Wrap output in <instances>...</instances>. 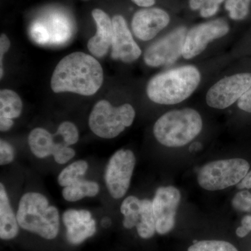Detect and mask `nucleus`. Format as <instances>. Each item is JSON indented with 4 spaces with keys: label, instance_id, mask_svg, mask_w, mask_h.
Segmentation results:
<instances>
[{
    "label": "nucleus",
    "instance_id": "c756f323",
    "mask_svg": "<svg viewBox=\"0 0 251 251\" xmlns=\"http://www.w3.org/2000/svg\"><path fill=\"white\" fill-rule=\"evenodd\" d=\"M30 32L31 37L38 44H46L50 39L48 28L39 23H34L31 26Z\"/></svg>",
    "mask_w": 251,
    "mask_h": 251
},
{
    "label": "nucleus",
    "instance_id": "a211bd4d",
    "mask_svg": "<svg viewBox=\"0 0 251 251\" xmlns=\"http://www.w3.org/2000/svg\"><path fill=\"white\" fill-rule=\"evenodd\" d=\"M100 188L98 183L83 179L77 180L70 186L64 187L62 196L68 202H77L87 197H95Z\"/></svg>",
    "mask_w": 251,
    "mask_h": 251
},
{
    "label": "nucleus",
    "instance_id": "2f4dec72",
    "mask_svg": "<svg viewBox=\"0 0 251 251\" xmlns=\"http://www.w3.org/2000/svg\"><path fill=\"white\" fill-rule=\"evenodd\" d=\"M251 232V216H244L242 220V226L238 227L236 234L239 237H245Z\"/></svg>",
    "mask_w": 251,
    "mask_h": 251
},
{
    "label": "nucleus",
    "instance_id": "b1692460",
    "mask_svg": "<svg viewBox=\"0 0 251 251\" xmlns=\"http://www.w3.org/2000/svg\"><path fill=\"white\" fill-rule=\"evenodd\" d=\"M251 0H226L225 8L232 19L240 21L244 19L249 12Z\"/></svg>",
    "mask_w": 251,
    "mask_h": 251
},
{
    "label": "nucleus",
    "instance_id": "4be33fe9",
    "mask_svg": "<svg viewBox=\"0 0 251 251\" xmlns=\"http://www.w3.org/2000/svg\"><path fill=\"white\" fill-rule=\"evenodd\" d=\"M88 170V163L84 160H78L71 163L59 173L57 181L63 187L70 186L80 179Z\"/></svg>",
    "mask_w": 251,
    "mask_h": 251
},
{
    "label": "nucleus",
    "instance_id": "4c0bfd02",
    "mask_svg": "<svg viewBox=\"0 0 251 251\" xmlns=\"http://www.w3.org/2000/svg\"><path fill=\"white\" fill-rule=\"evenodd\" d=\"M202 148V145H201L200 143H194L191 145V146L190 147V151H197V150H199L200 149Z\"/></svg>",
    "mask_w": 251,
    "mask_h": 251
},
{
    "label": "nucleus",
    "instance_id": "2eb2a0df",
    "mask_svg": "<svg viewBox=\"0 0 251 251\" xmlns=\"http://www.w3.org/2000/svg\"><path fill=\"white\" fill-rule=\"evenodd\" d=\"M92 16L97 25V34L91 38L87 44L91 53L102 57L108 53L113 39V24L108 14L100 9H94Z\"/></svg>",
    "mask_w": 251,
    "mask_h": 251
},
{
    "label": "nucleus",
    "instance_id": "f704fd0d",
    "mask_svg": "<svg viewBox=\"0 0 251 251\" xmlns=\"http://www.w3.org/2000/svg\"><path fill=\"white\" fill-rule=\"evenodd\" d=\"M14 122L13 120L6 117L0 116V130L1 131H7L11 129V127L14 126Z\"/></svg>",
    "mask_w": 251,
    "mask_h": 251
},
{
    "label": "nucleus",
    "instance_id": "4468645a",
    "mask_svg": "<svg viewBox=\"0 0 251 251\" xmlns=\"http://www.w3.org/2000/svg\"><path fill=\"white\" fill-rule=\"evenodd\" d=\"M169 23V15L164 10L159 8L142 9L133 16L132 29L138 39L146 41L154 38Z\"/></svg>",
    "mask_w": 251,
    "mask_h": 251
},
{
    "label": "nucleus",
    "instance_id": "0eeeda50",
    "mask_svg": "<svg viewBox=\"0 0 251 251\" xmlns=\"http://www.w3.org/2000/svg\"><path fill=\"white\" fill-rule=\"evenodd\" d=\"M136 159L133 151L120 150L114 153L105 173V181L109 193L115 199L125 196L129 188Z\"/></svg>",
    "mask_w": 251,
    "mask_h": 251
},
{
    "label": "nucleus",
    "instance_id": "423d86ee",
    "mask_svg": "<svg viewBox=\"0 0 251 251\" xmlns=\"http://www.w3.org/2000/svg\"><path fill=\"white\" fill-rule=\"evenodd\" d=\"M249 162L242 158L210 162L200 170L198 182L207 191L224 190L239 184L249 173Z\"/></svg>",
    "mask_w": 251,
    "mask_h": 251
},
{
    "label": "nucleus",
    "instance_id": "f257e3e1",
    "mask_svg": "<svg viewBox=\"0 0 251 251\" xmlns=\"http://www.w3.org/2000/svg\"><path fill=\"white\" fill-rule=\"evenodd\" d=\"M103 81L100 63L90 54L76 52L58 63L52 74L51 87L55 93L70 92L91 96L100 89Z\"/></svg>",
    "mask_w": 251,
    "mask_h": 251
},
{
    "label": "nucleus",
    "instance_id": "393cba45",
    "mask_svg": "<svg viewBox=\"0 0 251 251\" xmlns=\"http://www.w3.org/2000/svg\"><path fill=\"white\" fill-rule=\"evenodd\" d=\"M224 0H189L191 9L197 11L203 18H209L215 15L219 9L220 5Z\"/></svg>",
    "mask_w": 251,
    "mask_h": 251
},
{
    "label": "nucleus",
    "instance_id": "f03ea898",
    "mask_svg": "<svg viewBox=\"0 0 251 251\" xmlns=\"http://www.w3.org/2000/svg\"><path fill=\"white\" fill-rule=\"evenodd\" d=\"M201 79V73L194 66L175 68L153 77L148 82L147 94L154 103L174 105L188 99Z\"/></svg>",
    "mask_w": 251,
    "mask_h": 251
},
{
    "label": "nucleus",
    "instance_id": "6e6552de",
    "mask_svg": "<svg viewBox=\"0 0 251 251\" xmlns=\"http://www.w3.org/2000/svg\"><path fill=\"white\" fill-rule=\"evenodd\" d=\"M186 34V27H177L153 43L144 54L145 63L152 67L174 64L182 55Z\"/></svg>",
    "mask_w": 251,
    "mask_h": 251
},
{
    "label": "nucleus",
    "instance_id": "5701e85b",
    "mask_svg": "<svg viewBox=\"0 0 251 251\" xmlns=\"http://www.w3.org/2000/svg\"><path fill=\"white\" fill-rule=\"evenodd\" d=\"M188 251H238L234 245L226 241L204 240L195 242Z\"/></svg>",
    "mask_w": 251,
    "mask_h": 251
},
{
    "label": "nucleus",
    "instance_id": "c85d7f7f",
    "mask_svg": "<svg viewBox=\"0 0 251 251\" xmlns=\"http://www.w3.org/2000/svg\"><path fill=\"white\" fill-rule=\"evenodd\" d=\"M234 209L240 211H249L251 209V193L242 191L236 194L232 201Z\"/></svg>",
    "mask_w": 251,
    "mask_h": 251
},
{
    "label": "nucleus",
    "instance_id": "ddd939ff",
    "mask_svg": "<svg viewBox=\"0 0 251 251\" xmlns=\"http://www.w3.org/2000/svg\"><path fill=\"white\" fill-rule=\"evenodd\" d=\"M62 221L68 242L74 245L82 244L97 232L95 220L86 209H68L63 214Z\"/></svg>",
    "mask_w": 251,
    "mask_h": 251
},
{
    "label": "nucleus",
    "instance_id": "aec40b11",
    "mask_svg": "<svg viewBox=\"0 0 251 251\" xmlns=\"http://www.w3.org/2000/svg\"><path fill=\"white\" fill-rule=\"evenodd\" d=\"M23 103L14 91L3 90L0 92V116L16 119L21 115Z\"/></svg>",
    "mask_w": 251,
    "mask_h": 251
},
{
    "label": "nucleus",
    "instance_id": "6ab92c4d",
    "mask_svg": "<svg viewBox=\"0 0 251 251\" xmlns=\"http://www.w3.org/2000/svg\"><path fill=\"white\" fill-rule=\"evenodd\" d=\"M142 210V200L133 196L125 198L120 206V211L125 217L123 221L124 227L126 229L136 227L141 218Z\"/></svg>",
    "mask_w": 251,
    "mask_h": 251
},
{
    "label": "nucleus",
    "instance_id": "72a5a7b5",
    "mask_svg": "<svg viewBox=\"0 0 251 251\" xmlns=\"http://www.w3.org/2000/svg\"><path fill=\"white\" fill-rule=\"evenodd\" d=\"M10 47V41L7 36L2 34L0 37V64H1V75L0 77H2L3 69H2V60L4 54L9 50Z\"/></svg>",
    "mask_w": 251,
    "mask_h": 251
},
{
    "label": "nucleus",
    "instance_id": "f3484780",
    "mask_svg": "<svg viewBox=\"0 0 251 251\" xmlns=\"http://www.w3.org/2000/svg\"><path fill=\"white\" fill-rule=\"evenodd\" d=\"M28 143L31 152L39 158H45L52 155L55 145L52 134L43 128L31 130L28 137Z\"/></svg>",
    "mask_w": 251,
    "mask_h": 251
},
{
    "label": "nucleus",
    "instance_id": "7ed1b4c3",
    "mask_svg": "<svg viewBox=\"0 0 251 251\" xmlns=\"http://www.w3.org/2000/svg\"><path fill=\"white\" fill-rule=\"evenodd\" d=\"M16 217L21 228L44 239H55L59 233L58 209L50 204L48 198L41 193L29 192L23 195L18 204Z\"/></svg>",
    "mask_w": 251,
    "mask_h": 251
},
{
    "label": "nucleus",
    "instance_id": "c9c22d12",
    "mask_svg": "<svg viewBox=\"0 0 251 251\" xmlns=\"http://www.w3.org/2000/svg\"><path fill=\"white\" fill-rule=\"evenodd\" d=\"M239 189H250L251 188V171L249 172L244 179L237 184Z\"/></svg>",
    "mask_w": 251,
    "mask_h": 251
},
{
    "label": "nucleus",
    "instance_id": "a878e982",
    "mask_svg": "<svg viewBox=\"0 0 251 251\" xmlns=\"http://www.w3.org/2000/svg\"><path fill=\"white\" fill-rule=\"evenodd\" d=\"M56 135L63 138V143L68 146L74 145L78 141L79 133L77 127L70 122H64L59 126Z\"/></svg>",
    "mask_w": 251,
    "mask_h": 251
},
{
    "label": "nucleus",
    "instance_id": "dca6fc26",
    "mask_svg": "<svg viewBox=\"0 0 251 251\" xmlns=\"http://www.w3.org/2000/svg\"><path fill=\"white\" fill-rule=\"evenodd\" d=\"M19 232L17 217L11 208L4 184H0V238L3 240L14 239Z\"/></svg>",
    "mask_w": 251,
    "mask_h": 251
},
{
    "label": "nucleus",
    "instance_id": "9b49d317",
    "mask_svg": "<svg viewBox=\"0 0 251 251\" xmlns=\"http://www.w3.org/2000/svg\"><path fill=\"white\" fill-rule=\"evenodd\" d=\"M180 201L181 193L174 186H163L157 189L152 201L157 233L164 235L174 228Z\"/></svg>",
    "mask_w": 251,
    "mask_h": 251
},
{
    "label": "nucleus",
    "instance_id": "e433bc0d",
    "mask_svg": "<svg viewBox=\"0 0 251 251\" xmlns=\"http://www.w3.org/2000/svg\"><path fill=\"white\" fill-rule=\"evenodd\" d=\"M135 4L142 7H150L155 4V0H132Z\"/></svg>",
    "mask_w": 251,
    "mask_h": 251
},
{
    "label": "nucleus",
    "instance_id": "1a4fd4ad",
    "mask_svg": "<svg viewBox=\"0 0 251 251\" xmlns=\"http://www.w3.org/2000/svg\"><path fill=\"white\" fill-rule=\"evenodd\" d=\"M251 87V74L242 73L225 77L214 84L206 94V103L213 108H228Z\"/></svg>",
    "mask_w": 251,
    "mask_h": 251
},
{
    "label": "nucleus",
    "instance_id": "cd10ccee",
    "mask_svg": "<svg viewBox=\"0 0 251 251\" xmlns=\"http://www.w3.org/2000/svg\"><path fill=\"white\" fill-rule=\"evenodd\" d=\"M75 155V151L70 146L64 143H56L54 145L52 156L54 161L59 164L63 165L72 160Z\"/></svg>",
    "mask_w": 251,
    "mask_h": 251
},
{
    "label": "nucleus",
    "instance_id": "7c9ffc66",
    "mask_svg": "<svg viewBox=\"0 0 251 251\" xmlns=\"http://www.w3.org/2000/svg\"><path fill=\"white\" fill-rule=\"evenodd\" d=\"M15 150L14 147L4 140L0 141V165L9 164L14 161Z\"/></svg>",
    "mask_w": 251,
    "mask_h": 251
},
{
    "label": "nucleus",
    "instance_id": "412c9836",
    "mask_svg": "<svg viewBox=\"0 0 251 251\" xmlns=\"http://www.w3.org/2000/svg\"><path fill=\"white\" fill-rule=\"evenodd\" d=\"M143 210L140 222L137 225L138 234L143 239H150L154 235L156 229V221L153 212L152 201L149 199L142 200Z\"/></svg>",
    "mask_w": 251,
    "mask_h": 251
},
{
    "label": "nucleus",
    "instance_id": "f8f14e48",
    "mask_svg": "<svg viewBox=\"0 0 251 251\" xmlns=\"http://www.w3.org/2000/svg\"><path fill=\"white\" fill-rule=\"evenodd\" d=\"M113 39L112 43V59L130 63L139 58L142 51L133 39L125 18L122 16H114Z\"/></svg>",
    "mask_w": 251,
    "mask_h": 251
},
{
    "label": "nucleus",
    "instance_id": "473e14b6",
    "mask_svg": "<svg viewBox=\"0 0 251 251\" xmlns=\"http://www.w3.org/2000/svg\"><path fill=\"white\" fill-rule=\"evenodd\" d=\"M237 105L241 110L251 113V87L239 99Z\"/></svg>",
    "mask_w": 251,
    "mask_h": 251
},
{
    "label": "nucleus",
    "instance_id": "9d476101",
    "mask_svg": "<svg viewBox=\"0 0 251 251\" xmlns=\"http://www.w3.org/2000/svg\"><path fill=\"white\" fill-rule=\"evenodd\" d=\"M229 30L228 23L222 18L201 23L191 28L186 34L183 57L186 59L196 57L202 53L209 43L226 35Z\"/></svg>",
    "mask_w": 251,
    "mask_h": 251
},
{
    "label": "nucleus",
    "instance_id": "bb28decb",
    "mask_svg": "<svg viewBox=\"0 0 251 251\" xmlns=\"http://www.w3.org/2000/svg\"><path fill=\"white\" fill-rule=\"evenodd\" d=\"M51 33L52 35L50 37L55 41H64L66 38L69 36V23L67 20L60 16H56L52 18V22L51 23Z\"/></svg>",
    "mask_w": 251,
    "mask_h": 251
},
{
    "label": "nucleus",
    "instance_id": "39448f33",
    "mask_svg": "<svg viewBox=\"0 0 251 251\" xmlns=\"http://www.w3.org/2000/svg\"><path fill=\"white\" fill-rule=\"evenodd\" d=\"M135 117L134 108L130 104L113 107L107 100H102L92 109L89 117V126L97 136L112 139L131 126Z\"/></svg>",
    "mask_w": 251,
    "mask_h": 251
},
{
    "label": "nucleus",
    "instance_id": "20e7f679",
    "mask_svg": "<svg viewBox=\"0 0 251 251\" xmlns=\"http://www.w3.org/2000/svg\"><path fill=\"white\" fill-rule=\"evenodd\" d=\"M202 120L192 108L172 110L162 115L153 126V135L161 145L181 148L201 133Z\"/></svg>",
    "mask_w": 251,
    "mask_h": 251
}]
</instances>
